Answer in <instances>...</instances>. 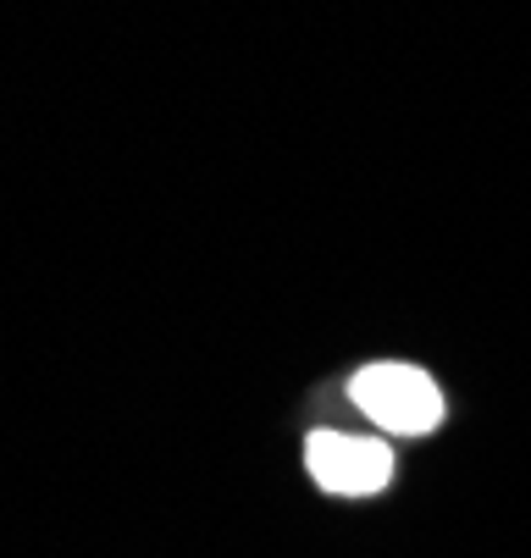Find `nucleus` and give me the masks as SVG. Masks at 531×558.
Listing matches in <instances>:
<instances>
[{"label":"nucleus","mask_w":531,"mask_h":558,"mask_svg":"<svg viewBox=\"0 0 531 558\" xmlns=\"http://www.w3.org/2000/svg\"><path fill=\"white\" fill-rule=\"evenodd\" d=\"M349 398L360 404V415H371L376 426H388L399 437H421L443 421V392L415 365H365Z\"/></svg>","instance_id":"nucleus-1"},{"label":"nucleus","mask_w":531,"mask_h":558,"mask_svg":"<svg viewBox=\"0 0 531 558\" xmlns=\"http://www.w3.org/2000/svg\"><path fill=\"white\" fill-rule=\"evenodd\" d=\"M305 459H311V475L338 498H365V493H383L394 482V453L383 442H365V437L316 432L305 442Z\"/></svg>","instance_id":"nucleus-2"}]
</instances>
